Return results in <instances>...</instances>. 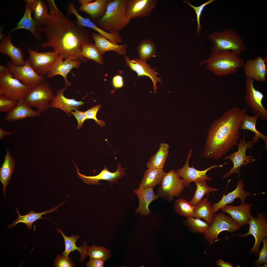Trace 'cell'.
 I'll list each match as a JSON object with an SVG mask.
<instances>
[{
  "mask_svg": "<svg viewBox=\"0 0 267 267\" xmlns=\"http://www.w3.org/2000/svg\"><path fill=\"white\" fill-rule=\"evenodd\" d=\"M76 19L77 23L79 26L92 29L97 33L105 36L111 42L115 44H117L118 43L121 42L122 37L118 32H106L99 27L89 19L84 18L80 15L77 16Z\"/></svg>",
  "mask_w": 267,
  "mask_h": 267,
  "instance_id": "33",
  "label": "cell"
},
{
  "mask_svg": "<svg viewBox=\"0 0 267 267\" xmlns=\"http://www.w3.org/2000/svg\"><path fill=\"white\" fill-rule=\"evenodd\" d=\"M252 203L245 202L240 205L235 206L227 205L221 209L222 212L230 215L235 223L240 227L248 224L252 214L251 209Z\"/></svg>",
  "mask_w": 267,
  "mask_h": 267,
  "instance_id": "22",
  "label": "cell"
},
{
  "mask_svg": "<svg viewBox=\"0 0 267 267\" xmlns=\"http://www.w3.org/2000/svg\"><path fill=\"white\" fill-rule=\"evenodd\" d=\"M54 263L55 267H75L71 258L66 257L63 254L57 255Z\"/></svg>",
  "mask_w": 267,
  "mask_h": 267,
  "instance_id": "48",
  "label": "cell"
},
{
  "mask_svg": "<svg viewBox=\"0 0 267 267\" xmlns=\"http://www.w3.org/2000/svg\"><path fill=\"white\" fill-rule=\"evenodd\" d=\"M245 185L243 180L241 179H239L236 187L234 190L228 193L226 195L223 194L219 201L213 204L212 206L213 213L214 214L226 205L232 203L236 199L239 198L240 200L241 204L244 203L247 197L254 194L245 191L244 189Z\"/></svg>",
  "mask_w": 267,
  "mask_h": 267,
  "instance_id": "24",
  "label": "cell"
},
{
  "mask_svg": "<svg viewBox=\"0 0 267 267\" xmlns=\"http://www.w3.org/2000/svg\"><path fill=\"white\" fill-rule=\"evenodd\" d=\"M192 151L190 149L186 162L184 166L181 168H179L176 171L177 175L179 177L183 178V185L184 187L190 188L189 184L191 182L200 180H205L211 181L212 178L206 174L207 171L215 167H221L229 163L225 162L222 165H217L215 164L208 167L205 170L200 171L196 169L192 165L191 167L189 165V162L191 156Z\"/></svg>",
  "mask_w": 267,
  "mask_h": 267,
  "instance_id": "15",
  "label": "cell"
},
{
  "mask_svg": "<svg viewBox=\"0 0 267 267\" xmlns=\"http://www.w3.org/2000/svg\"><path fill=\"white\" fill-rule=\"evenodd\" d=\"M66 200V199L63 203L49 210L36 213L34 211L31 210L27 214L23 215H21L20 214L18 208H16V212L18 215L17 219L11 224L8 225L7 227L8 228H11L12 227L16 226L17 224L19 223H22L26 225L28 230H29L32 228L33 223L37 220L43 219L49 220L42 218V216L46 214L53 212L55 210L57 211L58 208L63 205Z\"/></svg>",
  "mask_w": 267,
  "mask_h": 267,
  "instance_id": "30",
  "label": "cell"
},
{
  "mask_svg": "<svg viewBox=\"0 0 267 267\" xmlns=\"http://www.w3.org/2000/svg\"><path fill=\"white\" fill-rule=\"evenodd\" d=\"M58 233H60L62 235L64 240L65 245V249L62 254L66 257H69V253L71 252H74L75 250L78 251L80 254V262H83L88 256L87 252L88 247L87 242H85L83 246L80 247H77L75 244V243L78 239L80 237L78 235H74L70 237L66 236L64 234V232L61 230L56 228Z\"/></svg>",
  "mask_w": 267,
  "mask_h": 267,
  "instance_id": "31",
  "label": "cell"
},
{
  "mask_svg": "<svg viewBox=\"0 0 267 267\" xmlns=\"http://www.w3.org/2000/svg\"><path fill=\"white\" fill-rule=\"evenodd\" d=\"M112 83L113 87L115 89L122 87L124 85V82L122 77L119 75L114 76L112 79Z\"/></svg>",
  "mask_w": 267,
  "mask_h": 267,
  "instance_id": "52",
  "label": "cell"
},
{
  "mask_svg": "<svg viewBox=\"0 0 267 267\" xmlns=\"http://www.w3.org/2000/svg\"><path fill=\"white\" fill-rule=\"evenodd\" d=\"M157 2L156 0H127L126 11L130 19L147 17L156 7Z\"/></svg>",
  "mask_w": 267,
  "mask_h": 267,
  "instance_id": "19",
  "label": "cell"
},
{
  "mask_svg": "<svg viewBox=\"0 0 267 267\" xmlns=\"http://www.w3.org/2000/svg\"><path fill=\"white\" fill-rule=\"evenodd\" d=\"M31 88L13 77L11 72L0 73V95L19 101L23 99Z\"/></svg>",
  "mask_w": 267,
  "mask_h": 267,
  "instance_id": "9",
  "label": "cell"
},
{
  "mask_svg": "<svg viewBox=\"0 0 267 267\" xmlns=\"http://www.w3.org/2000/svg\"><path fill=\"white\" fill-rule=\"evenodd\" d=\"M194 217L202 219L210 225L212 223L214 219V214L211 202L208 201L207 198L202 199L199 204L195 206Z\"/></svg>",
  "mask_w": 267,
  "mask_h": 267,
  "instance_id": "37",
  "label": "cell"
},
{
  "mask_svg": "<svg viewBox=\"0 0 267 267\" xmlns=\"http://www.w3.org/2000/svg\"><path fill=\"white\" fill-rule=\"evenodd\" d=\"M33 12L27 5L26 4L22 17L16 26L8 31V33H11L18 29H24L29 31L36 39L40 40L42 37L41 33L42 32V27L35 20L32 18L31 14Z\"/></svg>",
  "mask_w": 267,
  "mask_h": 267,
  "instance_id": "25",
  "label": "cell"
},
{
  "mask_svg": "<svg viewBox=\"0 0 267 267\" xmlns=\"http://www.w3.org/2000/svg\"><path fill=\"white\" fill-rule=\"evenodd\" d=\"M77 170L78 176L81 178L83 181L87 184L100 185L99 182L100 180L108 181L111 186L114 183L118 184V180L121 178L125 175V171L127 168H122L121 164L118 163V167L116 171L112 172L108 170V169L105 166L104 169L97 175L93 176H87L81 174L79 172L77 167L75 164Z\"/></svg>",
  "mask_w": 267,
  "mask_h": 267,
  "instance_id": "16",
  "label": "cell"
},
{
  "mask_svg": "<svg viewBox=\"0 0 267 267\" xmlns=\"http://www.w3.org/2000/svg\"><path fill=\"white\" fill-rule=\"evenodd\" d=\"M101 104L97 105L95 106L91 107L90 109L85 111L86 119H92L94 120L96 123L102 127L105 125L104 121L98 119L96 116L98 111L100 108Z\"/></svg>",
  "mask_w": 267,
  "mask_h": 267,
  "instance_id": "49",
  "label": "cell"
},
{
  "mask_svg": "<svg viewBox=\"0 0 267 267\" xmlns=\"http://www.w3.org/2000/svg\"><path fill=\"white\" fill-rule=\"evenodd\" d=\"M208 38L211 44L212 53L230 51L239 56L247 49L243 39L232 29L212 33Z\"/></svg>",
  "mask_w": 267,
  "mask_h": 267,
  "instance_id": "5",
  "label": "cell"
},
{
  "mask_svg": "<svg viewBox=\"0 0 267 267\" xmlns=\"http://www.w3.org/2000/svg\"><path fill=\"white\" fill-rule=\"evenodd\" d=\"M36 0H25L24 1L26 3L28 6L32 10L35 5Z\"/></svg>",
  "mask_w": 267,
  "mask_h": 267,
  "instance_id": "55",
  "label": "cell"
},
{
  "mask_svg": "<svg viewBox=\"0 0 267 267\" xmlns=\"http://www.w3.org/2000/svg\"><path fill=\"white\" fill-rule=\"evenodd\" d=\"M206 180H200L194 181L196 189L192 199L189 201L192 205L196 206L201 201L204 196L212 192L218 191L217 189L208 186Z\"/></svg>",
  "mask_w": 267,
  "mask_h": 267,
  "instance_id": "39",
  "label": "cell"
},
{
  "mask_svg": "<svg viewBox=\"0 0 267 267\" xmlns=\"http://www.w3.org/2000/svg\"><path fill=\"white\" fill-rule=\"evenodd\" d=\"M6 65L10 69L13 77L31 88L37 87L42 82L45 81L44 76L39 75L34 71L28 60L24 65L21 66L13 65L10 60L6 63Z\"/></svg>",
  "mask_w": 267,
  "mask_h": 267,
  "instance_id": "13",
  "label": "cell"
},
{
  "mask_svg": "<svg viewBox=\"0 0 267 267\" xmlns=\"http://www.w3.org/2000/svg\"><path fill=\"white\" fill-rule=\"evenodd\" d=\"M88 255L90 258L98 259L106 261L110 258L111 256V250L103 246H96L93 244L90 246H88L87 249Z\"/></svg>",
  "mask_w": 267,
  "mask_h": 267,
  "instance_id": "44",
  "label": "cell"
},
{
  "mask_svg": "<svg viewBox=\"0 0 267 267\" xmlns=\"http://www.w3.org/2000/svg\"><path fill=\"white\" fill-rule=\"evenodd\" d=\"M12 36L11 33L3 34L0 43V52L8 56L13 65L19 66H23L26 61L24 59L23 51L21 48L16 47L12 44Z\"/></svg>",
  "mask_w": 267,
  "mask_h": 267,
  "instance_id": "21",
  "label": "cell"
},
{
  "mask_svg": "<svg viewBox=\"0 0 267 267\" xmlns=\"http://www.w3.org/2000/svg\"><path fill=\"white\" fill-rule=\"evenodd\" d=\"M55 95L48 84L43 81L37 87L31 88L23 99L28 105L35 107L41 113L50 108V102Z\"/></svg>",
  "mask_w": 267,
  "mask_h": 267,
  "instance_id": "6",
  "label": "cell"
},
{
  "mask_svg": "<svg viewBox=\"0 0 267 267\" xmlns=\"http://www.w3.org/2000/svg\"><path fill=\"white\" fill-rule=\"evenodd\" d=\"M41 113L33 109L32 107L22 99L18 101L17 105L8 113L4 118L8 122L23 120L29 117H35L41 115Z\"/></svg>",
  "mask_w": 267,
  "mask_h": 267,
  "instance_id": "26",
  "label": "cell"
},
{
  "mask_svg": "<svg viewBox=\"0 0 267 267\" xmlns=\"http://www.w3.org/2000/svg\"><path fill=\"white\" fill-rule=\"evenodd\" d=\"M81 55L88 60H92L99 64H103V58L95 46L90 42L84 43L82 46Z\"/></svg>",
  "mask_w": 267,
  "mask_h": 267,
  "instance_id": "38",
  "label": "cell"
},
{
  "mask_svg": "<svg viewBox=\"0 0 267 267\" xmlns=\"http://www.w3.org/2000/svg\"><path fill=\"white\" fill-rule=\"evenodd\" d=\"M109 0H79L81 4L78 10L88 14L93 21L102 17L106 10V6Z\"/></svg>",
  "mask_w": 267,
  "mask_h": 267,
  "instance_id": "29",
  "label": "cell"
},
{
  "mask_svg": "<svg viewBox=\"0 0 267 267\" xmlns=\"http://www.w3.org/2000/svg\"><path fill=\"white\" fill-rule=\"evenodd\" d=\"M70 112L75 117L77 122V128L80 129L81 128L84 121L86 119L85 111L76 109L74 111H70Z\"/></svg>",
  "mask_w": 267,
  "mask_h": 267,
  "instance_id": "50",
  "label": "cell"
},
{
  "mask_svg": "<svg viewBox=\"0 0 267 267\" xmlns=\"http://www.w3.org/2000/svg\"><path fill=\"white\" fill-rule=\"evenodd\" d=\"M13 133H10L7 132L3 129L0 128V141L5 136L10 135Z\"/></svg>",
  "mask_w": 267,
  "mask_h": 267,
  "instance_id": "54",
  "label": "cell"
},
{
  "mask_svg": "<svg viewBox=\"0 0 267 267\" xmlns=\"http://www.w3.org/2000/svg\"><path fill=\"white\" fill-rule=\"evenodd\" d=\"M105 261L103 260L90 258L86 264L87 267H103Z\"/></svg>",
  "mask_w": 267,
  "mask_h": 267,
  "instance_id": "51",
  "label": "cell"
},
{
  "mask_svg": "<svg viewBox=\"0 0 267 267\" xmlns=\"http://www.w3.org/2000/svg\"><path fill=\"white\" fill-rule=\"evenodd\" d=\"M183 179L178 177L176 171L171 170L166 173L161 184L156 190L159 198L168 201L173 200L174 197H179L184 187Z\"/></svg>",
  "mask_w": 267,
  "mask_h": 267,
  "instance_id": "10",
  "label": "cell"
},
{
  "mask_svg": "<svg viewBox=\"0 0 267 267\" xmlns=\"http://www.w3.org/2000/svg\"><path fill=\"white\" fill-rule=\"evenodd\" d=\"M5 72H11L10 69L7 67L0 65V73Z\"/></svg>",
  "mask_w": 267,
  "mask_h": 267,
  "instance_id": "56",
  "label": "cell"
},
{
  "mask_svg": "<svg viewBox=\"0 0 267 267\" xmlns=\"http://www.w3.org/2000/svg\"><path fill=\"white\" fill-rule=\"evenodd\" d=\"M48 7L45 1L36 0L33 10V18L41 27L47 21L49 15Z\"/></svg>",
  "mask_w": 267,
  "mask_h": 267,
  "instance_id": "40",
  "label": "cell"
},
{
  "mask_svg": "<svg viewBox=\"0 0 267 267\" xmlns=\"http://www.w3.org/2000/svg\"><path fill=\"white\" fill-rule=\"evenodd\" d=\"M247 108L233 107L213 121L201 157L219 159L236 145L240 136L242 117Z\"/></svg>",
  "mask_w": 267,
  "mask_h": 267,
  "instance_id": "2",
  "label": "cell"
},
{
  "mask_svg": "<svg viewBox=\"0 0 267 267\" xmlns=\"http://www.w3.org/2000/svg\"><path fill=\"white\" fill-rule=\"evenodd\" d=\"M127 0H109L105 12L101 18L96 20V24L107 32L121 30L129 23L130 19L126 11Z\"/></svg>",
  "mask_w": 267,
  "mask_h": 267,
  "instance_id": "3",
  "label": "cell"
},
{
  "mask_svg": "<svg viewBox=\"0 0 267 267\" xmlns=\"http://www.w3.org/2000/svg\"><path fill=\"white\" fill-rule=\"evenodd\" d=\"M63 57L59 55L50 70L47 74L46 77L51 78L55 75L62 76L65 80V83L66 86H70L71 84L68 81L67 75L71 70L73 68H79L80 67L81 62L76 61L70 59L63 60Z\"/></svg>",
  "mask_w": 267,
  "mask_h": 267,
  "instance_id": "23",
  "label": "cell"
},
{
  "mask_svg": "<svg viewBox=\"0 0 267 267\" xmlns=\"http://www.w3.org/2000/svg\"><path fill=\"white\" fill-rule=\"evenodd\" d=\"M195 207V206L192 204L190 202L180 199L175 201L174 208L176 213L187 218L194 217Z\"/></svg>",
  "mask_w": 267,
  "mask_h": 267,
  "instance_id": "43",
  "label": "cell"
},
{
  "mask_svg": "<svg viewBox=\"0 0 267 267\" xmlns=\"http://www.w3.org/2000/svg\"><path fill=\"white\" fill-rule=\"evenodd\" d=\"M214 0H209L205 3L201 4L198 7L195 6L191 4L187 0H185L183 2L185 3L190 6L195 11L196 15L197 20V35L199 36L200 33L201 26L200 23V19L203 11L205 7L207 5L213 2Z\"/></svg>",
  "mask_w": 267,
  "mask_h": 267,
  "instance_id": "46",
  "label": "cell"
},
{
  "mask_svg": "<svg viewBox=\"0 0 267 267\" xmlns=\"http://www.w3.org/2000/svg\"><path fill=\"white\" fill-rule=\"evenodd\" d=\"M183 222L189 231L194 233H204L210 225L206 222L194 217L187 218L186 220H183Z\"/></svg>",
  "mask_w": 267,
  "mask_h": 267,
  "instance_id": "42",
  "label": "cell"
},
{
  "mask_svg": "<svg viewBox=\"0 0 267 267\" xmlns=\"http://www.w3.org/2000/svg\"><path fill=\"white\" fill-rule=\"evenodd\" d=\"M67 87L64 86L57 90L56 95H55L50 102L49 107L51 108L61 109L65 112L68 116L71 117L72 114L70 111L80 109L81 106L83 105L85 102H83L82 100L79 101L74 98L70 99L66 97L63 93Z\"/></svg>",
  "mask_w": 267,
  "mask_h": 267,
  "instance_id": "20",
  "label": "cell"
},
{
  "mask_svg": "<svg viewBox=\"0 0 267 267\" xmlns=\"http://www.w3.org/2000/svg\"><path fill=\"white\" fill-rule=\"evenodd\" d=\"M206 68L216 75L227 76L243 67L245 62L234 52L227 51L212 53L206 61Z\"/></svg>",
  "mask_w": 267,
  "mask_h": 267,
  "instance_id": "4",
  "label": "cell"
},
{
  "mask_svg": "<svg viewBox=\"0 0 267 267\" xmlns=\"http://www.w3.org/2000/svg\"><path fill=\"white\" fill-rule=\"evenodd\" d=\"M15 168V161L9 149H7L4 161L0 170V180L3 185V191L5 197L6 187L9 184Z\"/></svg>",
  "mask_w": 267,
  "mask_h": 267,
  "instance_id": "34",
  "label": "cell"
},
{
  "mask_svg": "<svg viewBox=\"0 0 267 267\" xmlns=\"http://www.w3.org/2000/svg\"><path fill=\"white\" fill-rule=\"evenodd\" d=\"M267 64V57L262 58L259 56L254 59L247 60L245 62L243 67L246 77L257 81L266 82Z\"/></svg>",
  "mask_w": 267,
  "mask_h": 267,
  "instance_id": "17",
  "label": "cell"
},
{
  "mask_svg": "<svg viewBox=\"0 0 267 267\" xmlns=\"http://www.w3.org/2000/svg\"><path fill=\"white\" fill-rule=\"evenodd\" d=\"M245 136L242 139L239 140L238 143L236 144V145L237 146L238 149L237 152L224 158V159L230 160L233 163V166L228 172L222 176V178H227L232 174L234 173L237 174L238 178L239 179L241 176V168L255 160L253 156L251 155L247 156L245 152L248 148L251 149L257 142L253 139L252 141H248L245 142Z\"/></svg>",
  "mask_w": 267,
  "mask_h": 267,
  "instance_id": "7",
  "label": "cell"
},
{
  "mask_svg": "<svg viewBox=\"0 0 267 267\" xmlns=\"http://www.w3.org/2000/svg\"><path fill=\"white\" fill-rule=\"evenodd\" d=\"M18 101L3 95H0V112H8L18 104Z\"/></svg>",
  "mask_w": 267,
  "mask_h": 267,
  "instance_id": "45",
  "label": "cell"
},
{
  "mask_svg": "<svg viewBox=\"0 0 267 267\" xmlns=\"http://www.w3.org/2000/svg\"><path fill=\"white\" fill-rule=\"evenodd\" d=\"M169 148L168 144L161 143L157 152L151 156L148 162L147 168L163 169L169 155Z\"/></svg>",
  "mask_w": 267,
  "mask_h": 267,
  "instance_id": "35",
  "label": "cell"
},
{
  "mask_svg": "<svg viewBox=\"0 0 267 267\" xmlns=\"http://www.w3.org/2000/svg\"><path fill=\"white\" fill-rule=\"evenodd\" d=\"M257 216L256 218L251 215L248 222L249 228L248 232L244 234H237L240 238H243L250 235L254 237L255 243L249 253L257 257L261 242L264 238H267V219L266 214L263 212L258 213Z\"/></svg>",
  "mask_w": 267,
  "mask_h": 267,
  "instance_id": "8",
  "label": "cell"
},
{
  "mask_svg": "<svg viewBox=\"0 0 267 267\" xmlns=\"http://www.w3.org/2000/svg\"><path fill=\"white\" fill-rule=\"evenodd\" d=\"M214 219L207 230L204 233V237L207 242L211 243L217 240L219 234L223 231L234 233L240 229L229 215L223 213L214 214Z\"/></svg>",
  "mask_w": 267,
  "mask_h": 267,
  "instance_id": "11",
  "label": "cell"
},
{
  "mask_svg": "<svg viewBox=\"0 0 267 267\" xmlns=\"http://www.w3.org/2000/svg\"><path fill=\"white\" fill-rule=\"evenodd\" d=\"M263 246L261 250L259 251V257L254 261L253 265L256 267H261L262 265L267 263V239L264 238L262 241Z\"/></svg>",
  "mask_w": 267,
  "mask_h": 267,
  "instance_id": "47",
  "label": "cell"
},
{
  "mask_svg": "<svg viewBox=\"0 0 267 267\" xmlns=\"http://www.w3.org/2000/svg\"><path fill=\"white\" fill-rule=\"evenodd\" d=\"M155 186L144 189L139 188L134 190V193L137 195L139 200V207L135 212L140 215L147 216L151 213L149 206L153 201L157 200L159 196L155 194L154 188Z\"/></svg>",
  "mask_w": 267,
  "mask_h": 267,
  "instance_id": "28",
  "label": "cell"
},
{
  "mask_svg": "<svg viewBox=\"0 0 267 267\" xmlns=\"http://www.w3.org/2000/svg\"><path fill=\"white\" fill-rule=\"evenodd\" d=\"M259 114H257L253 116H249L247 113H245L244 115L242 118V123L240 130H248L254 132L255 134V136L252 139L255 140L258 143L259 139L262 138L265 143L264 148L267 150V136L264 134L257 130L256 128V124L257 121Z\"/></svg>",
  "mask_w": 267,
  "mask_h": 267,
  "instance_id": "36",
  "label": "cell"
},
{
  "mask_svg": "<svg viewBox=\"0 0 267 267\" xmlns=\"http://www.w3.org/2000/svg\"><path fill=\"white\" fill-rule=\"evenodd\" d=\"M91 35L94 41V45L99 50L102 55L106 52L114 51L117 54L124 55L126 54L128 45L124 44L118 45L108 40L105 36L96 32H92Z\"/></svg>",
  "mask_w": 267,
  "mask_h": 267,
  "instance_id": "27",
  "label": "cell"
},
{
  "mask_svg": "<svg viewBox=\"0 0 267 267\" xmlns=\"http://www.w3.org/2000/svg\"><path fill=\"white\" fill-rule=\"evenodd\" d=\"M29 57L28 60L34 71L44 76L51 69L59 55L52 51L38 52L27 46Z\"/></svg>",
  "mask_w": 267,
  "mask_h": 267,
  "instance_id": "12",
  "label": "cell"
},
{
  "mask_svg": "<svg viewBox=\"0 0 267 267\" xmlns=\"http://www.w3.org/2000/svg\"><path fill=\"white\" fill-rule=\"evenodd\" d=\"M254 80L246 77L245 80V93L244 99L252 112L259 114L262 120H267V110L263 106L262 101L264 97L262 92L255 88Z\"/></svg>",
  "mask_w": 267,
  "mask_h": 267,
  "instance_id": "14",
  "label": "cell"
},
{
  "mask_svg": "<svg viewBox=\"0 0 267 267\" xmlns=\"http://www.w3.org/2000/svg\"><path fill=\"white\" fill-rule=\"evenodd\" d=\"M263 266H262L261 267H267V263H265L264 264Z\"/></svg>",
  "mask_w": 267,
  "mask_h": 267,
  "instance_id": "57",
  "label": "cell"
},
{
  "mask_svg": "<svg viewBox=\"0 0 267 267\" xmlns=\"http://www.w3.org/2000/svg\"><path fill=\"white\" fill-rule=\"evenodd\" d=\"M143 174L139 188L144 189L160 185L165 174L163 169L148 168Z\"/></svg>",
  "mask_w": 267,
  "mask_h": 267,
  "instance_id": "32",
  "label": "cell"
},
{
  "mask_svg": "<svg viewBox=\"0 0 267 267\" xmlns=\"http://www.w3.org/2000/svg\"><path fill=\"white\" fill-rule=\"evenodd\" d=\"M46 1L49 9L47 22L42 26L48 40L42 47H52L53 51L64 59L85 61L81 55L83 44L90 42L92 30L79 25L76 20L66 16L57 7L53 0Z\"/></svg>",
  "mask_w": 267,
  "mask_h": 267,
  "instance_id": "1",
  "label": "cell"
},
{
  "mask_svg": "<svg viewBox=\"0 0 267 267\" xmlns=\"http://www.w3.org/2000/svg\"><path fill=\"white\" fill-rule=\"evenodd\" d=\"M217 265L220 267H233L234 266L229 262H225L220 259L217 261L216 262Z\"/></svg>",
  "mask_w": 267,
  "mask_h": 267,
  "instance_id": "53",
  "label": "cell"
},
{
  "mask_svg": "<svg viewBox=\"0 0 267 267\" xmlns=\"http://www.w3.org/2000/svg\"><path fill=\"white\" fill-rule=\"evenodd\" d=\"M140 59L146 61L154 56L156 52V46L154 42L147 39L142 40L136 49Z\"/></svg>",
  "mask_w": 267,
  "mask_h": 267,
  "instance_id": "41",
  "label": "cell"
},
{
  "mask_svg": "<svg viewBox=\"0 0 267 267\" xmlns=\"http://www.w3.org/2000/svg\"><path fill=\"white\" fill-rule=\"evenodd\" d=\"M124 59L127 66L135 72L138 77L146 76L150 78L153 84L154 92L156 93V90L157 89V82L162 83L161 79L157 76L158 72L156 71V68L155 67L152 68L151 66L147 64L146 61L140 59L136 58L130 60L128 56H125Z\"/></svg>",
  "mask_w": 267,
  "mask_h": 267,
  "instance_id": "18",
  "label": "cell"
}]
</instances>
